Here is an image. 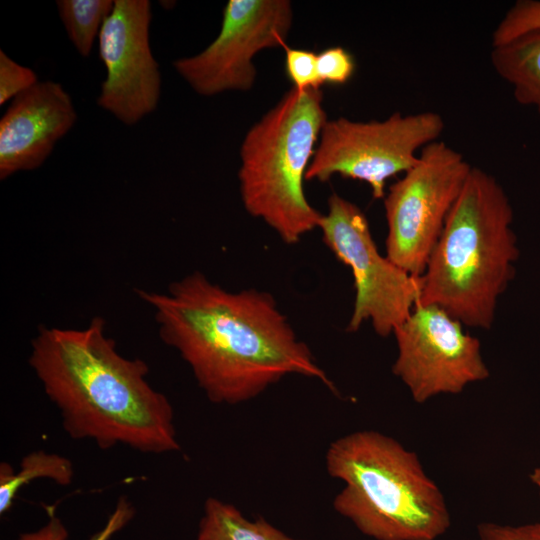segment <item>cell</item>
<instances>
[{"mask_svg": "<svg viewBox=\"0 0 540 540\" xmlns=\"http://www.w3.org/2000/svg\"><path fill=\"white\" fill-rule=\"evenodd\" d=\"M197 540H299L294 539L263 518L250 521L229 503L209 498L204 505Z\"/></svg>", "mask_w": 540, "mask_h": 540, "instance_id": "cell-14", "label": "cell"}, {"mask_svg": "<svg viewBox=\"0 0 540 540\" xmlns=\"http://www.w3.org/2000/svg\"><path fill=\"white\" fill-rule=\"evenodd\" d=\"M513 219L501 184L472 166L421 276L418 304L436 305L464 326L489 329L520 254Z\"/></svg>", "mask_w": 540, "mask_h": 540, "instance_id": "cell-3", "label": "cell"}, {"mask_svg": "<svg viewBox=\"0 0 540 540\" xmlns=\"http://www.w3.org/2000/svg\"><path fill=\"white\" fill-rule=\"evenodd\" d=\"M151 2L115 0L99 36V57L106 69L97 104L132 126L157 109L161 94L159 65L150 47Z\"/></svg>", "mask_w": 540, "mask_h": 540, "instance_id": "cell-11", "label": "cell"}, {"mask_svg": "<svg viewBox=\"0 0 540 540\" xmlns=\"http://www.w3.org/2000/svg\"><path fill=\"white\" fill-rule=\"evenodd\" d=\"M319 228L324 244L353 274L355 300L346 331L356 332L369 321L379 336L393 334L419 302L421 276L383 256L363 211L337 193L328 198Z\"/></svg>", "mask_w": 540, "mask_h": 540, "instance_id": "cell-8", "label": "cell"}, {"mask_svg": "<svg viewBox=\"0 0 540 540\" xmlns=\"http://www.w3.org/2000/svg\"><path fill=\"white\" fill-rule=\"evenodd\" d=\"M71 461L61 455L37 450L25 455L17 472L10 465L0 466V514L7 512L18 491L34 479L47 478L66 486L73 479Z\"/></svg>", "mask_w": 540, "mask_h": 540, "instance_id": "cell-15", "label": "cell"}, {"mask_svg": "<svg viewBox=\"0 0 540 540\" xmlns=\"http://www.w3.org/2000/svg\"><path fill=\"white\" fill-rule=\"evenodd\" d=\"M292 21L288 0H229L215 40L194 56L174 60L173 67L202 96L248 91L256 78L254 56L284 48Z\"/></svg>", "mask_w": 540, "mask_h": 540, "instance_id": "cell-10", "label": "cell"}, {"mask_svg": "<svg viewBox=\"0 0 540 540\" xmlns=\"http://www.w3.org/2000/svg\"><path fill=\"white\" fill-rule=\"evenodd\" d=\"M472 169L464 156L441 140L426 145L416 164L384 197L386 256L412 276L428 259Z\"/></svg>", "mask_w": 540, "mask_h": 540, "instance_id": "cell-7", "label": "cell"}, {"mask_svg": "<svg viewBox=\"0 0 540 540\" xmlns=\"http://www.w3.org/2000/svg\"><path fill=\"white\" fill-rule=\"evenodd\" d=\"M477 531L479 540H540V521L523 525L484 522Z\"/></svg>", "mask_w": 540, "mask_h": 540, "instance_id": "cell-22", "label": "cell"}, {"mask_svg": "<svg viewBox=\"0 0 540 540\" xmlns=\"http://www.w3.org/2000/svg\"><path fill=\"white\" fill-rule=\"evenodd\" d=\"M328 473L344 482L333 506L376 540H436L451 524L446 500L418 455L392 437L355 431L333 441Z\"/></svg>", "mask_w": 540, "mask_h": 540, "instance_id": "cell-4", "label": "cell"}, {"mask_svg": "<svg viewBox=\"0 0 540 540\" xmlns=\"http://www.w3.org/2000/svg\"><path fill=\"white\" fill-rule=\"evenodd\" d=\"M327 122L320 89L292 87L246 133L238 171L244 208L288 244L319 228L304 192L307 169Z\"/></svg>", "mask_w": 540, "mask_h": 540, "instance_id": "cell-5", "label": "cell"}, {"mask_svg": "<svg viewBox=\"0 0 540 540\" xmlns=\"http://www.w3.org/2000/svg\"><path fill=\"white\" fill-rule=\"evenodd\" d=\"M355 67L353 56L343 47H330L317 54V70L322 84H346Z\"/></svg>", "mask_w": 540, "mask_h": 540, "instance_id": "cell-20", "label": "cell"}, {"mask_svg": "<svg viewBox=\"0 0 540 540\" xmlns=\"http://www.w3.org/2000/svg\"><path fill=\"white\" fill-rule=\"evenodd\" d=\"M136 292L153 309L162 341L189 365L211 402H246L292 374L336 392L269 292L229 291L200 271L165 292Z\"/></svg>", "mask_w": 540, "mask_h": 540, "instance_id": "cell-1", "label": "cell"}, {"mask_svg": "<svg viewBox=\"0 0 540 540\" xmlns=\"http://www.w3.org/2000/svg\"><path fill=\"white\" fill-rule=\"evenodd\" d=\"M531 481L535 484V486L538 488L539 491V497H540V466L535 468L531 475H530Z\"/></svg>", "mask_w": 540, "mask_h": 540, "instance_id": "cell-23", "label": "cell"}, {"mask_svg": "<svg viewBox=\"0 0 540 540\" xmlns=\"http://www.w3.org/2000/svg\"><path fill=\"white\" fill-rule=\"evenodd\" d=\"M133 515L132 504L125 497H121L106 525L90 540H109L114 533L122 529L132 519ZM67 538L68 532L62 521L50 512L49 521L45 526L37 531L21 534L18 540H66Z\"/></svg>", "mask_w": 540, "mask_h": 540, "instance_id": "cell-18", "label": "cell"}, {"mask_svg": "<svg viewBox=\"0 0 540 540\" xmlns=\"http://www.w3.org/2000/svg\"><path fill=\"white\" fill-rule=\"evenodd\" d=\"M38 81L37 74L29 67L23 66L0 50V104L14 99L22 92L34 86Z\"/></svg>", "mask_w": 540, "mask_h": 540, "instance_id": "cell-21", "label": "cell"}, {"mask_svg": "<svg viewBox=\"0 0 540 540\" xmlns=\"http://www.w3.org/2000/svg\"><path fill=\"white\" fill-rule=\"evenodd\" d=\"M76 120L60 83L39 81L15 97L0 120V179L39 168Z\"/></svg>", "mask_w": 540, "mask_h": 540, "instance_id": "cell-12", "label": "cell"}, {"mask_svg": "<svg viewBox=\"0 0 540 540\" xmlns=\"http://www.w3.org/2000/svg\"><path fill=\"white\" fill-rule=\"evenodd\" d=\"M285 49V72L293 87L299 90L320 89L322 82L317 70V54L310 50Z\"/></svg>", "mask_w": 540, "mask_h": 540, "instance_id": "cell-19", "label": "cell"}, {"mask_svg": "<svg viewBox=\"0 0 540 540\" xmlns=\"http://www.w3.org/2000/svg\"><path fill=\"white\" fill-rule=\"evenodd\" d=\"M28 363L71 438L93 440L101 449H180L171 403L149 384L143 360L119 353L102 317L82 329L42 327Z\"/></svg>", "mask_w": 540, "mask_h": 540, "instance_id": "cell-2", "label": "cell"}, {"mask_svg": "<svg viewBox=\"0 0 540 540\" xmlns=\"http://www.w3.org/2000/svg\"><path fill=\"white\" fill-rule=\"evenodd\" d=\"M56 6L67 37L81 56H89L114 1L58 0Z\"/></svg>", "mask_w": 540, "mask_h": 540, "instance_id": "cell-16", "label": "cell"}, {"mask_svg": "<svg viewBox=\"0 0 540 540\" xmlns=\"http://www.w3.org/2000/svg\"><path fill=\"white\" fill-rule=\"evenodd\" d=\"M463 326L436 305L417 304L394 330L397 356L392 371L415 402L461 393L489 377L480 340Z\"/></svg>", "mask_w": 540, "mask_h": 540, "instance_id": "cell-9", "label": "cell"}, {"mask_svg": "<svg viewBox=\"0 0 540 540\" xmlns=\"http://www.w3.org/2000/svg\"><path fill=\"white\" fill-rule=\"evenodd\" d=\"M540 31V0H518L504 14L492 33V47Z\"/></svg>", "mask_w": 540, "mask_h": 540, "instance_id": "cell-17", "label": "cell"}, {"mask_svg": "<svg viewBox=\"0 0 540 540\" xmlns=\"http://www.w3.org/2000/svg\"><path fill=\"white\" fill-rule=\"evenodd\" d=\"M490 61L497 75L511 86L515 100L540 114V31L492 47Z\"/></svg>", "mask_w": 540, "mask_h": 540, "instance_id": "cell-13", "label": "cell"}, {"mask_svg": "<svg viewBox=\"0 0 540 540\" xmlns=\"http://www.w3.org/2000/svg\"><path fill=\"white\" fill-rule=\"evenodd\" d=\"M444 126L433 111L395 112L381 121L327 120L305 180L327 182L340 175L367 183L374 199H384L387 180L411 169Z\"/></svg>", "mask_w": 540, "mask_h": 540, "instance_id": "cell-6", "label": "cell"}]
</instances>
